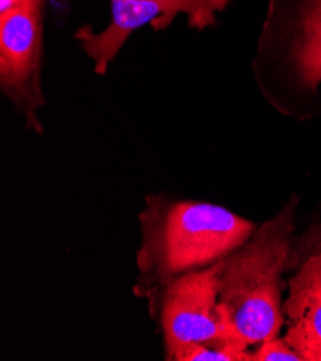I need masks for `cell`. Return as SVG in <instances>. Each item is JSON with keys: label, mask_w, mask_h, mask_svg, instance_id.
Masks as SVG:
<instances>
[{"label": "cell", "mask_w": 321, "mask_h": 361, "mask_svg": "<svg viewBox=\"0 0 321 361\" xmlns=\"http://www.w3.org/2000/svg\"><path fill=\"white\" fill-rule=\"evenodd\" d=\"M219 271L221 261L177 276L160 291L167 360L190 344L222 343L241 348L231 336L219 302Z\"/></svg>", "instance_id": "5"}, {"label": "cell", "mask_w": 321, "mask_h": 361, "mask_svg": "<svg viewBox=\"0 0 321 361\" xmlns=\"http://www.w3.org/2000/svg\"><path fill=\"white\" fill-rule=\"evenodd\" d=\"M48 0H25L0 15V91L28 130L44 134L40 110L47 104L42 65Z\"/></svg>", "instance_id": "3"}, {"label": "cell", "mask_w": 321, "mask_h": 361, "mask_svg": "<svg viewBox=\"0 0 321 361\" xmlns=\"http://www.w3.org/2000/svg\"><path fill=\"white\" fill-rule=\"evenodd\" d=\"M320 235H321V233H317V238H318V236H320Z\"/></svg>", "instance_id": "11"}, {"label": "cell", "mask_w": 321, "mask_h": 361, "mask_svg": "<svg viewBox=\"0 0 321 361\" xmlns=\"http://www.w3.org/2000/svg\"><path fill=\"white\" fill-rule=\"evenodd\" d=\"M293 210L285 209L224 259L219 302L236 345L275 337L282 326L281 275L290 257Z\"/></svg>", "instance_id": "2"}, {"label": "cell", "mask_w": 321, "mask_h": 361, "mask_svg": "<svg viewBox=\"0 0 321 361\" xmlns=\"http://www.w3.org/2000/svg\"><path fill=\"white\" fill-rule=\"evenodd\" d=\"M25 0H0V15L9 12L11 9L22 5Z\"/></svg>", "instance_id": "10"}, {"label": "cell", "mask_w": 321, "mask_h": 361, "mask_svg": "<svg viewBox=\"0 0 321 361\" xmlns=\"http://www.w3.org/2000/svg\"><path fill=\"white\" fill-rule=\"evenodd\" d=\"M284 312L289 324L285 341L304 360L321 361V250L293 276Z\"/></svg>", "instance_id": "7"}, {"label": "cell", "mask_w": 321, "mask_h": 361, "mask_svg": "<svg viewBox=\"0 0 321 361\" xmlns=\"http://www.w3.org/2000/svg\"><path fill=\"white\" fill-rule=\"evenodd\" d=\"M170 360L176 361H253V353L222 343L190 344L177 350Z\"/></svg>", "instance_id": "8"}, {"label": "cell", "mask_w": 321, "mask_h": 361, "mask_svg": "<svg viewBox=\"0 0 321 361\" xmlns=\"http://www.w3.org/2000/svg\"><path fill=\"white\" fill-rule=\"evenodd\" d=\"M110 22L101 32L91 25L78 27L74 39L94 62L97 75H105L130 36L145 26L155 32L170 27L179 15H185L189 27L205 30L218 25L232 0H109Z\"/></svg>", "instance_id": "4"}, {"label": "cell", "mask_w": 321, "mask_h": 361, "mask_svg": "<svg viewBox=\"0 0 321 361\" xmlns=\"http://www.w3.org/2000/svg\"><path fill=\"white\" fill-rule=\"evenodd\" d=\"M138 283L134 293H160L174 278L215 264L253 236L254 224L203 202H170L149 196L140 214Z\"/></svg>", "instance_id": "1"}, {"label": "cell", "mask_w": 321, "mask_h": 361, "mask_svg": "<svg viewBox=\"0 0 321 361\" xmlns=\"http://www.w3.org/2000/svg\"><path fill=\"white\" fill-rule=\"evenodd\" d=\"M261 36L281 51L296 87L315 94L321 84V0H269Z\"/></svg>", "instance_id": "6"}, {"label": "cell", "mask_w": 321, "mask_h": 361, "mask_svg": "<svg viewBox=\"0 0 321 361\" xmlns=\"http://www.w3.org/2000/svg\"><path fill=\"white\" fill-rule=\"evenodd\" d=\"M304 358L287 343L285 338L269 337L260 343V347L253 353V361H303Z\"/></svg>", "instance_id": "9"}]
</instances>
